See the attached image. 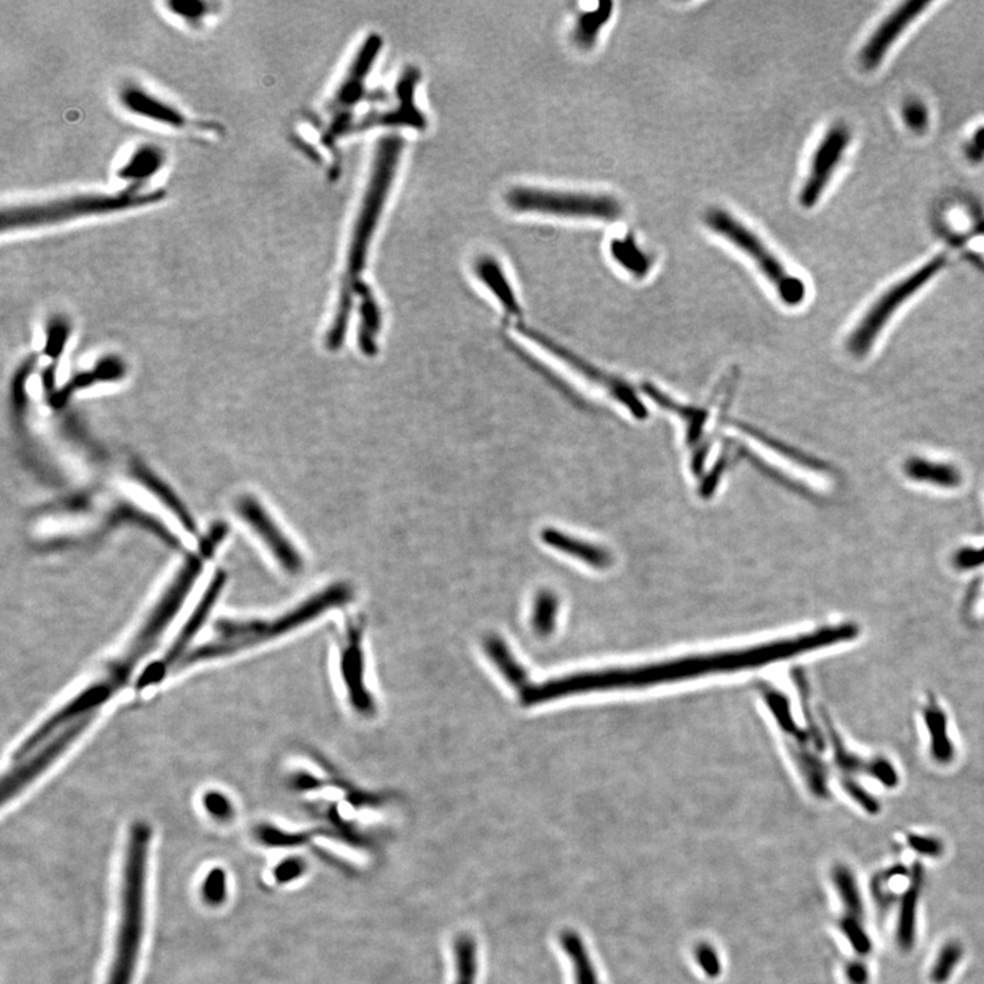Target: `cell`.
<instances>
[{"label":"cell","instance_id":"obj_1","mask_svg":"<svg viewBox=\"0 0 984 984\" xmlns=\"http://www.w3.org/2000/svg\"><path fill=\"white\" fill-rule=\"evenodd\" d=\"M856 635H857V628L855 625H841L836 628H824L811 635L777 641V643L748 648V650L675 659V661L635 667V669L578 672L562 679L549 680L543 684H530L524 690H521L520 698L523 706L532 707L567 698V696L578 695V693L651 687V685L681 681V680L714 674V672L753 669V667L773 663L782 659L792 658L798 654L818 650L830 644L850 640Z\"/></svg>","mask_w":984,"mask_h":984},{"label":"cell","instance_id":"obj_2","mask_svg":"<svg viewBox=\"0 0 984 984\" xmlns=\"http://www.w3.org/2000/svg\"><path fill=\"white\" fill-rule=\"evenodd\" d=\"M352 588L345 583L332 584L319 593L301 602L284 614L274 619H232L216 622L214 636L206 643L192 648L180 662L178 670L189 669L196 664L218 659L230 658L263 646L269 641L284 637L293 630L315 621L326 611L344 606L352 599Z\"/></svg>","mask_w":984,"mask_h":984},{"label":"cell","instance_id":"obj_3","mask_svg":"<svg viewBox=\"0 0 984 984\" xmlns=\"http://www.w3.org/2000/svg\"><path fill=\"white\" fill-rule=\"evenodd\" d=\"M166 198L164 190L127 187L119 192H86L49 200L25 201L2 209V232H22L57 226L83 218L106 216L129 209L155 206Z\"/></svg>","mask_w":984,"mask_h":984},{"label":"cell","instance_id":"obj_4","mask_svg":"<svg viewBox=\"0 0 984 984\" xmlns=\"http://www.w3.org/2000/svg\"><path fill=\"white\" fill-rule=\"evenodd\" d=\"M151 827L137 821L130 829L123 865L117 947L107 984H132L145 921L146 868Z\"/></svg>","mask_w":984,"mask_h":984},{"label":"cell","instance_id":"obj_5","mask_svg":"<svg viewBox=\"0 0 984 984\" xmlns=\"http://www.w3.org/2000/svg\"><path fill=\"white\" fill-rule=\"evenodd\" d=\"M206 559L200 552L185 559L171 583L159 596L155 606L149 610L125 650L118 658L110 662L109 666L101 672V679L114 692L119 693L129 684L144 659L154 651L164 633L171 627L172 621L180 614L195 584L200 578Z\"/></svg>","mask_w":984,"mask_h":984},{"label":"cell","instance_id":"obj_6","mask_svg":"<svg viewBox=\"0 0 984 984\" xmlns=\"http://www.w3.org/2000/svg\"><path fill=\"white\" fill-rule=\"evenodd\" d=\"M404 151V140L398 136H387L379 141L373 155L371 175L366 183L365 193L361 201L360 211L353 226L347 250V271H345L342 287L356 290L361 282V274L365 268L369 245L375 234L379 219L383 212L384 204L389 198L391 183L395 178L400 161Z\"/></svg>","mask_w":984,"mask_h":984},{"label":"cell","instance_id":"obj_7","mask_svg":"<svg viewBox=\"0 0 984 984\" xmlns=\"http://www.w3.org/2000/svg\"><path fill=\"white\" fill-rule=\"evenodd\" d=\"M704 222L716 234L729 241L756 264L785 305L797 306L805 300L807 286L804 281L787 271L782 261L750 227L721 208L708 209Z\"/></svg>","mask_w":984,"mask_h":984},{"label":"cell","instance_id":"obj_8","mask_svg":"<svg viewBox=\"0 0 984 984\" xmlns=\"http://www.w3.org/2000/svg\"><path fill=\"white\" fill-rule=\"evenodd\" d=\"M510 208L527 214L552 215L564 218H595L617 221L622 206L617 198L599 193L561 192L538 188H514L506 196Z\"/></svg>","mask_w":984,"mask_h":984},{"label":"cell","instance_id":"obj_9","mask_svg":"<svg viewBox=\"0 0 984 984\" xmlns=\"http://www.w3.org/2000/svg\"><path fill=\"white\" fill-rule=\"evenodd\" d=\"M947 256L944 253L936 256L930 261L916 269L915 272L893 285L874 303L863 319L858 321L847 341V349L855 357H865L878 339L879 334L889 323L902 303H907L916 292L944 269Z\"/></svg>","mask_w":984,"mask_h":984},{"label":"cell","instance_id":"obj_10","mask_svg":"<svg viewBox=\"0 0 984 984\" xmlns=\"http://www.w3.org/2000/svg\"><path fill=\"white\" fill-rule=\"evenodd\" d=\"M227 575L224 570H218L212 575L209 585L204 591L198 606L190 612L183 627L178 630L177 637L170 644V647L167 648L164 655L161 659L154 661V663L149 664L141 674H138L137 680H136V690L137 692H144L149 688L158 687L172 672L178 670L182 659L192 651L190 646H192L193 641L206 627L212 610L216 606L218 599L221 598L222 593H224Z\"/></svg>","mask_w":984,"mask_h":984},{"label":"cell","instance_id":"obj_11","mask_svg":"<svg viewBox=\"0 0 984 984\" xmlns=\"http://www.w3.org/2000/svg\"><path fill=\"white\" fill-rule=\"evenodd\" d=\"M515 329L520 334L527 337L530 341L535 342L540 349L549 353L551 357L557 358L561 361L565 366L572 369L575 375L581 376L584 381L593 384L596 389L602 390L606 392L611 400H614L617 404L621 405L622 408L628 410L636 420H646L648 417V409L646 405L643 404L638 395L633 391L632 387L629 384L625 383L621 379L617 376L610 375V373H604L598 366L593 364L588 363L587 360H584L580 356L575 353L570 352L567 347L559 345L558 342L552 341L551 338L547 335L541 334V332L536 331V329H531V327L525 326V324H515Z\"/></svg>","mask_w":984,"mask_h":984},{"label":"cell","instance_id":"obj_12","mask_svg":"<svg viewBox=\"0 0 984 984\" xmlns=\"http://www.w3.org/2000/svg\"><path fill=\"white\" fill-rule=\"evenodd\" d=\"M93 721L95 718H85L67 725L25 758L14 761V766L4 774L2 781L4 805L15 800L21 793L25 792L33 782L47 773L75 745Z\"/></svg>","mask_w":984,"mask_h":984},{"label":"cell","instance_id":"obj_13","mask_svg":"<svg viewBox=\"0 0 984 984\" xmlns=\"http://www.w3.org/2000/svg\"><path fill=\"white\" fill-rule=\"evenodd\" d=\"M382 48V38L376 33L369 36L360 47L349 70L345 75L341 85L338 86L335 95L329 103V111L334 114V122L329 127V136L338 137L342 135L345 117L349 115L350 110L363 99L365 91V81L369 72L375 64L376 57Z\"/></svg>","mask_w":984,"mask_h":984},{"label":"cell","instance_id":"obj_14","mask_svg":"<svg viewBox=\"0 0 984 984\" xmlns=\"http://www.w3.org/2000/svg\"><path fill=\"white\" fill-rule=\"evenodd\" d=\"M850 133L844 123H837L827 130L824 137L813 152L811 169L803 185L798 200L804 208H813L821 200L839 167V161L849 145Z\"/></svg>","mask_w":984,"mask_h":984},{"label":"cell","instance_id":"obj_15","mask_svg":"<svg viewBox=\"0 0 984 984\" xmlns=\"http://www.w3.org/2000/svg\"><path fill=\"white\" fill-rule=\"evenodd\" d=\"M237 512L240 517L250 525L256 535L264 541L274 558L282 569L289 575H298L303 570V559L294 544L282 532L274 518L261 506L255 496H242L238 501Z\"/></svg>","mask_w":984,"mask_h":984},{"label":"cell","instance_id":"obj_16","mask_svg":"<svg viewBox=\"0 0 984 984\" xmlns=\"http://www.w3.org/2000/svg\"><path fill=\"white\" fill-rule=\"evenodd\" d=\"M363 624V622H361ZM352 622L347 627L341 650V677L347 688V698L353 708L361 716H373L375 711L373 698L365 682V656H364L363 625Z\"/></svg>","mask_w":984,"mask_h":984},{"label":"cell","instance_id":"obj_17","mask_svg":"<svg viewBox=\"0 0 984 984\" xmlns=\"http://www.w3.org/2000/svg\"><path fill=\"white\" fill-rule=\"evenodd\" d=\"M118 101L129 114L161 127L182 130L195 125L177 106L138 83H125L118 92Z\"/></svg>","mask_w":984,"mask_h":984},{"label":"cell","instance_id":"obj_18","mask_svg":"<svg viewBox=\"0 0 984 984\" xmlns=\"http://www.w3.org/2000/svg\"><path fill=\"white\" fill-rule=\"evenodd\" d=\"M930 6L926 0H910L894 10L883 22L875 29L865 46L861 48L858 60L865 70H874L881 65L887 52L893 47L894 41L902 35L905 29Z\"/></svg>","mask_w":984,"mask_h":984},{"label":"cell","instance_id":"obj_19","mask_svg":"<svg viewBox=\"0 0 984 984\" xmlns=\"http://www.w3.org/2000/svg\"><path fill=\"white\" fill-rule=\"evenodd\" d=\"M418 75L417 70L408 69L402 75L401 81L398 83V96H400V109L395 110L392 112H384L383 115H373V117L365 118L363 123L358 125L357 129H366V127H375V125H402V127H416V129H423L426 127V118L421 114L420 110L415 106V91L416 85H417Z\"/></svg>","mask_w":984,"mask_h":984},{"label":"cell","instance_id":"obj_20","mask_svg":"<svg viewBox=\"0 0 984 984\" xmlns=\"http://www.w3.org/2000/svg\"><path fill=\"white\" fill-rule=\"evenodd\" d=\"M540 539L549 549H557L565 556L572 557L595 569H607L612 564V557L609 549L562 532L557 528H544L541 530Z\"/></svg>","mask_w":984,"mask_h":984},{"label":"cell","instance_id":"obj_21","mask_svg":"<svg viewBox=\"0 0 984 984\" xmlns=\"http://www.w3.org/2000/svg\"><path fill=\"white\" fill-rule=\"evenodd\" d=\"M166 152L155 144L144 143L130 152L118 167L117 175L119 180L127 182V187L143 188L144 183L163 170Z\"/></svg>","mask_w":984,"mask_h":984},{"label":"cell","instance_id":"obj_22","mask_svg":"<svg viewBox=\"0 0 984 984\" xmlns=\"http://www.w3.org/2000/svg\"><path fill=\"white\" fill-rule=\"evenodd\" d=\"M356 297L360 300L358 313H360V324H358L357 342L358 347L364 355L373 357L378 353L379 332L382 329V310L373 294V289L363 281L356 286Z\"/></svg>","mask_w":984,"mask_h":984},{"label":"cell","instance_id":"obj_23","mask_svg":"<svg viewBox=\"0 0 984 984\" xmlns=\"http://www.w3.org/2000/svg\"><path fill=\"white\" fill-rule=\"evenodd\" d=\"M643 390L648 395V398L656 402L659 407L674 413L677 417L681 418L682 423L685 424L688 446L692 447V450H696V452H698V447L703 444L704 426H706L707 420H708V412L704 408L688 407V405L680 404L669 395L662 392L661 390L656 389L653 384H644Z\"/></svg>","mask_w":984,"mask_h":984},{"label":"cell","instance_id":"obj_24","mask_svg":"<svg viewBox=\"0 0 984 984\" xmlns=\"http://www.w3.org/2000/svg\"><path fill=\"white\" fill-rule=\"evenodd\" d=\"M476 277L498 300L507 316L520 318L521 305L515 297L512 284L496 259L491 256L479 258L475 264Z\"/></svg>","mask_w":984,"mask_h":984},{"label":"cell","instance_id":"obj_25","mask_svg":"<svg viewBox=\"0 0 984 984\" xmlns=\"http://www.w3.org/2000/svg\"><path fill=\"white\" fill-rule=\"evenodd\" d=\"M904 475L916 483L931 484L941 488H957L962 484V475L954 465L936 462L923 457H909L902 465Z\"/></svg>","mask_w":984,"mask_h":984},{"label":"cell","instance_id":"obj_26","mask_svg":"<svg viewBox=\"0 0 984 984\" xmlns=\"http://www.w3.org/2000/svg\"><path fill=\"white\" fill-rule=\"evenodd\" d=\"M132 475L135 476L138 483L143 484L151 492L152 496H155L178 518L180 525L188 532L192 533V535L198 532V527H196L195 520H193L189 510L178 498L177 494H174V491L166 483H163V480H161L155 473H152L145 465L135 462L132 467Z\"/></svg>","mask_w":984,"mask_h":984},{"label":"cell","instance_id":"obj_27","mask_svg":"<svg viewBox=\"0 0 984 984\" xmlns=\"http://www.w3.org/2000/svg\"><path fill=\"white\" fill-rule=\"evenodd\" d=\"M829 733L831 742H833L834 752H836L837 764L841 767L842 770L853 774H871L874 778H878L879 781L883 782L884 785H889V786H893L896 784V773H894L889 763H886V761H865L857 758V756L852 755L842 745L841 738L834 732L833 727L829 726Z\"/></svg>","mask_w":984,"mask_h":984},{"label":"cell","instance_id":"obj_28","mask_svg":"<svg viewBox=\"0 0 984 984\" xmlns=\"http://www.w3.org/2000/svg\"><path fill=\"white\" fill-rule=\"evenodd\" d=\"M123 376H125V366H123L122 361L114 357L101 360L92 371L78 373L73 381L69 382L66 387L57 391L52 398V407H62L75 390L85 389V387L92 386L96 382H117L122 379Z\"/></svg>","mask_w":984,"mask_h":984},{"label":"cell","instance_id":"obj_29","mask_svg":"<svg viewBox=\"0 0 984 984\" xmlns=\"http://www.w3.org/2000/svg\"><path fill=\"white\" fill-rule=\"evenodd\" d=\"M484 650H486L489 661L496 664L498 672L504 675V679L512 687L517 688L518 692L524 690L530 685L524 667L515 659V656L510 651L509 646L501 637L489 636L484 643Z\"/></svg>","mask_w":984,"mask_h":984},{"label":"cell","instance_id":"obj_30","mask_svg":"<svg viewBox=\"0 0 984 984\" xmlns=\"http://www.w3.org/2000/svg\"><path fill=\"white\" fill-rule=\"evenodd\" d=\"M612 10H614V4L606 0V2H601L593 12H585L578 15L572 35L573 41L578 48L590 51L595 47L602 28L611 18Z\"/></svg>","mask_w":984,"mask_h":984},{"label":"cell","instance_id":"obj_31","mask_svg":"<svg viewBox=\"0 0 984 984\" xmlns=\"http://www.w3.org/2000/svg\"><path fill=\"white\" fill-rule=\"evenodd\" d=\"M610 250L614 260L636 279L646 278L653 267L650 255L641 250L632 234L614 238L610 243Z\"/></svg>","mask_w":984,"mask_h":984},{"label":"cell","instance_id":"obj_32","mask_svg":"<svg viewBox=\"0 0 984 984\" xmlns=\"http://www.w3.org/2000/svg\"><path fill=\"white\" fill-rule=\"evenodd\" d=\"M921 878H923V873L920 865H915L909 889L907 890L902 900L899 931H897V941L904 950H909L915 944L916 907H918V893H920Z\"/></svg>","mask_w":984,"mask_h":984},{"label":"cell","instance_id":"obj_33","mask_svg":"<svg viewBox=\"0 0 984 984\" xmlns=\"http://www.w3.org/2000/svg\"><path fill=\"white\" fill-rule=\"evenodd\" d=\"M561 944L572 960L575 984H601L583 938L575 931L567 930L562 933Z\"/></svg>","mask_w":984,"mask_h":984},{"label":"cell","instance_id":"obj_34","mask_svg":"<svg viewBox=\"0 0 984 984\" xmlns=\"http://www.w3.org/2000/svg\"><path fill=\"white\" fill-rule=\"evenodd\" d=\"M789 751L798 769L804 776L811 792L818 797H827L829 790H827L826 784V770H824L821 761L815 755H813L810 751L805 750L804 744H798V742L790 744Z\"/></svg>","mask_w":984,"mask_h":984},{"label":"cell","instance_id":"obj_35","mask_svg":"<svg viewBox=\"0 0 984 984\" xmlns=\"http://www.w3.org/2000/svg\"><path fill=\"white\" fill-rule=\"evenodd\" d=\"M926 724L931 732L933 755L938 761H949L953 755V747L947 737L946 718L941 708L934 701H928L925 710Z\"/></svg>","mask_w":984,"mask_h":984},{"label":"cell","instance_id":"obj_36","mask_svg":"<svg viewBox=\"0 0 984 984\" xmlns=\"http://www.w3.org/2000/svg\"><path fill=\"white\" fill-rule=\"evenodd\" d=\"M761 695L766 698L767 704L770 707L771 713L776 716L777 722H778L781 729L784 730L786 734L792 735L795 738V742L798 744H807L808 738H811L807 733L803 732L797 725L793 721L792 713H790L789 703H787L786 698L778 690L770 687L761 688Z\"/></svg>","mask_w":984,"mask_h":984},{"label":"cell","instance_id":"obj_37","mask_svg":"<svg viewBox=\"0 0 984 984\" xmlns=\"http://www.w3.org/2000/svg\"><path fill=\"white\" fill-rule=\"evenodd\" d=\"M558 599L551 591L543 590L538 593L533 602L532 622L533 630L540 637L551 635L556 628L557 615H558Z\"/></svg>","mask_w":984,"mask_h":984},{"label":"cell","instance_id":"obj_38","mask_svg":"<svg viewBox=\"0 0 984 984\" xmlns=\"http://www.w3.org/2000/svg\"><path fill=\"white\" fill-rule=\"evenodd\" d=\"M833 881L848 916L861 918L865 913V908H863L860 890L852 871L847 865H837L833 870Z\"/></svg>","mask_w":984,"mask_h":984},{"label":"cell","instance_id":"obj_39","mask_svg":"<svg viewBox=\"0 0 984 984\" xmlns=\"http://www.w3.org/2000/svg\"><path fill=\"white\" fill-rule=\"evenodd\" d=\"M169 13L192 28H200L215 13V4L203 0H172L167 2Z\"/></svg>","mask_w":984,"mask_h":984},{"label":"cell","instance_id":"obj_40","mask_svg":"<svg viewBox=\"0 0 984 984\" xmlns=\"http://www.w3.org/2000/svg\"><path fill=\"white\" fill-rule=\"evenodd\" d=\"M457 984H473L476 978V947L472 939L462 936L455 944Z\"/></svg>","mask_w":984,"mask_h":984},{"label":"cell","instance_id":"obj_41","mask_svg":"<svg viewBox=\"0 0 984 984\" xmlns=\"http://www.w3.org/2000/svg\"><path fill=\"white\" fill-rule=\"evenodd\" d=\"M962 954L964 953H962V947L959 942H949V944H944L939 952L938 957H936L933 971H931V979H933L934 983L944 984L953 975V971L956 970Z\"/></svg>","mask_w":984,"mask_h":984},{"label":"cell","instance_id":"obj_42","mask_svg":"<svg viewBox=\"0 0 984 984\" xmlns=\"http://www.w3.org/2000/svg\"><path fill=\"white\" fill-rule=\"evenodd\" d=\"M69 321L65 318L64 315L52 316L51 321L47 324V341L44 350L48 357L57 360L62 353H64L65 347H66L67 339L70 335Z\"/></svg>","mask_w":984,"mask_h":984},{"label":"cell","instance_id":"obj_43","mask_svg":"<svg viewBox=\"0 0 984 984\" xmlns=\"http://www.w3.org/2000/svg\"><path fill=\"white\" fill-rule=\"evenodd\" d=\"M745 433H747L748 435L756 438V441H758L759 444H763V446H766L767 449L777 452V454L782 455V457H786L787 460L793 461L795 464H798L800 467L811 468V470H818V472H824V470H826V467H824L821 462H819V461L808 458L807 455L803 454V452H795V450L789 449V447L779 444V442L771 441V439L761 435V434L755 431V429H745Z\"/></svg>","mask_w":984,"mask_h":984},{"label":"cell","instance_id":"obj_44","mask_svg":"<svg viewBox=\"0 0 984 984\" xmlns=\"http://www.w3.org/2000/svg\"><path fill=\"white\" fill-rule=\"evenodd\" d=\"M839 930L847 936L849 941L850 946L855 949V952L860 956H867L868 953L873 949V944H871L870 936H868L867 931L861 925L860 918H853V916H844L839 920Z\"/></svg>","mask_w":984,"mask_h":984},{"label":"cell","instance_id":"obj_45","mask_svg":"<svg viewBox=\"0 0 984 984\" xmlns=\"http://www.w3.org/2000/svg\"><path fill=\"white\" fill-rule=\"evenodd\" d=\"M204 810L218 821H227L234 815L232 800L218 790H209L203 795Z\"/></svg>","mask_w":984,"mask_h":984},{"label":"cell","instance_id":"obj_46","mask_svg":"<svg viewBox=\"0 0 984 984\" xmlns=\"http://www.w3.org/2000/svg\"><path fill=\"white\" fill-rule=\"evenodd\" d=\"M696 962L708 978H718L722 965L716 947L710 944H700L695 950Z\"/></svg>","mask_w":984,"mask_h":984},{"label":"cell","instance_id":"obj_47","mask_svg":"<svg viewBox=\"0 0 984 984\" xmlns=\"http://www.w3.org/2000/svg\"><path fill=\"white\" fill-rule=\"evenodd\" d=\"M227 533H229V527H227V524H224V523H216V524L212 525L209 532L201 539L198 551H200L206 558H209V557L214 554L216 547L226 539Z\"/></svg>","mask_w":984,"mask_h":984},{"label":"cell","instance_id":"obj_48","mask_svg":"<svg viewBox=\"0 0 984 984\" xmlns=\"http://www.w3.org/2000/svg\"><path fill=\"white\" fill-rule=\"evenodd\" d=\"M953 564L957 569L970 570L975 569V567H983L984 565V546L980 549H959L954 554L953 558Z\"/></svg>","mask_w":984,"mask_h":984},{"label":"cell","instance_id":"obj_49","mask_svg":"<svg viewBox=\"0 0 984 984\" xmlns=\"http://www.w3.org/2000/svg\"><path fill=\"white\" fill-rule=\"evenodd\" d=\"M909 845L920 855L931 856V857H938L944 850L941 842L930 837L910 836Z\"/></svg>","mask_w":984,"mask_h":984},{"label":"cell","instance_id":"obj_50","mask_svg":"<svg viewBox=\"0 0 984 984\" xmlns=\"http://www.w3.org/2000/svg\"><path fill=\"white\" fill-rule=\"evenodd\" d=\"M204 889H206V897L208 901L218 902L224 899V874L221 871H215L206 878V883H204Z\"/></svg>","mask_w":984,"mask_h":984},{"label":"cell","instance_id":"obj_51","mask_svg":"<svg viewBox=\"0 0 984 984\" xmlns=\"http://www.w3.org/2000/svg\"><path fill=\"white\" fill-rule=\"evenodd\" d=\"M904 117L908 125L915 130L921 129L927 122V112H926L925 107L916 103V101H912L905 107Z\"/></svg>","mask_w":984,"mask_h":984},{"label":"cell","instance_id":"obj_52","mask_svg":"<svg viewBox=\"0 0 984 984\" xmlns=\"http://www.w3.org/2000/svg\"><path fill=\"white\" fill-rule=\"evenodd\" d=\"M847 978L850 984H868V970L863 962H852L847 967Z\"/></svg>","mask_w":984,"mask_h":984},{"label":"cell","instance_id":"obj_53","mask_svg":"<svg viewBox=\"0 0 984 984\" xmlns=\"http://www.w3.org/2000/svg\"><path fill=\"white\" fill-rule=\"evenodd\" d=\"M300 865L301 863H298V861H289V863H285L284 867L281 868V873H278L279 876H282V879H284V881H287V879L290 878H294V876H297L298 874L301 873Z\"/></svg>","mask_w":984,"mask_h":984},{"label":"cell","instance_id":"obj_54","mask_svg":"<svg viewBox=\"0 0 984 984\" xmlns=\"http://www.w3.org/2000/svg\"><path fill=\"white\" fill-rule=\"evenodd\" d=\"M971 145H972V148L968 149V154H970V155L971 154H973V152H976V149H979V152H980V158L984 155V127L976 130Z\"/></svg>","mask_w":984,"mask_h":984},{"label":"cell","instance_id":"obj_55","mask_svg":"<svg viewBox=\"0 0 984 984\" xmlns=\"http://www.w3.org/2000/svg\"><path fill=\"white\" fill-rule=\"evenodd\" d=\"M43 382H44L43 384H44V386H46V389L49 390V389H51L52 386H54V383H55V368H54V366H49V368L47 369L46 373H44Z\"/></svg>","mask_w":984,"mask_h":984}]
</instances>
